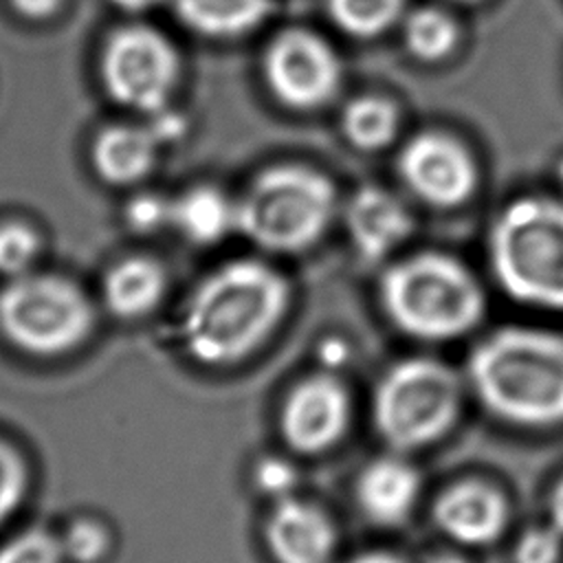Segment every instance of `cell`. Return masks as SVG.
Returning <instances> with one entry per match:
<instances>
[{
	"label": "cell",
	"mask_w": 563,
	"mask_h": 563,
	"mask_svg": "<svg viewBox=\"0 0 563 563\" xmlns=\"http://www.w3.org/2000/svg\"><path fill=\"white\" fill-rule=\"evenodd\" d=\"M286 277L260 260H231L209 271L178 314L183 352L209 369H227L260 350L288 310Z\"/></svg>",
	"instance_id": "1"
},
{
	"label": "cell",
	"mask_w": 563,
	"mask_h": 563,
	"mask_svg": "<svg viewBox=\"0 0 563 563\" xmlns=\"http://www.w3.org/2000/svg\"><path fill=\"white\" fill-rule=\"evenodd\" d=\"M482 405L523 427L563 422V336L534 328H504L482 339L468 358Z\"/></svg>",
	"instance_id": "2"
},
{
	"label": "cell",
	"mask_w": 563,
	"mask_h": 563,
	"mask_svg": "<svg viewBox=\"0 0 563 563\" xmlns=\"http://www.w3.org/2000/svg\"><path fill=\"white\" fill-rule=\"evenodd\" d=\"M380 301L396 328L424 341L468 332L484 312V292L473 273L442 253H420L389 266Z\"/></svg>",
	"instance_id": "3"
},
{
	"label": "cell",
	"mask_w": 563,
	"mask_h": 563,
	"mask_svg": "<svg viewBox=\"0 0 563 563\" xmlns=\"http://www.w3.org/2000/svg\"><path fill=\"white\" fill-rule=\"evenodd\" d=\"M490 266L517 301L563 310V200L519 198L490 229Z\"/></svg>",
	"instance_id": "4"
},
{
	"label": "cell",
	"mask_w": 563,
	"mask_h": 563,
	"mask_svg": "<svg viewBox=\"0 0 563 563\" xmlns=\"http://www.w3.org/2000/svg\"><path fill=\"white\" fill-rule=\"evenodd\" d=\"M238 231L260 249L297 253L312 246L336 209L332 183L306 167H271L235 200Z\"/></svg>",
	"instance_id": "5"
},
{
	"label": "cell",
	"mask_w": 563,
	"mask_h": 563,
	"mask_svg": "<svg viewBox=\"0 0 563 563\" xmlns=\"http://www.w3.org/2000/svg\"><path fill=\"white\" fill-rule=\"evenodd\" d=\"M95 323L90 297L70 277L31 271L0 288V336L26 356H66L90 339Z\"/></svg>",
	"instance_id": "6"
},
{
	"label": "cell",
	"mask_w": 563,
	"mask_h": 563,
	"mask_svg": "<svg viewBox=\"0 0 563 563\" xmlns=\"http://www.w3.org/2000/svg\"><path fill=\"white\" fill-rule=\"evenodd\" d=\"M460 402L462 387L449 365L433 358H407L378 383L374 424L389 446L420 449L451 429Z\"/></svg>",
	"instance_id": "7"
},
{
	"label": "cell",
	"mask_w": 563,
	"mask_h": 563,
	"mask_svg": "<svg viewBox=\"0 0 563 563\" xmlns=\"http://www.w3.org/2000/svg\"><path fill=\"white\" fill-rule=\"evenodd\" d=\"M180 62L169 40L147 26H125L110 35L101 55L108 95L132 110L154 112L167 106Z\"/></svg>",
	"instance_id": "8"
},
{
	"label": "cell",
	"mask_w": 563,
	"mask_h": 563,
	"mask_svg": "<svg viewBox=\"0 0 563 563\" xmlns=\"http://www.w3.org/2000/svg\"><path fill=\"white\" fill-rule=\"evenodd\" d=\"M264 73L282 103L308 110L325 103L336 92L341 64L321 37L310 31L290 29L268 46Z\"/></svg>",
	"instance_id": "9"
},
{
	"label": "cell",
	"mask_w": 563,
	"mask_h": 563,
	"mask_svg": "<svg viewBox=\"0 0 563 563\" xmlns=\"http://www.w3.org/2000/svg\"><path fill=\"white\" fill-rule=\"evenodd\" d=\"M398 169L407 187L433 207L462 205L477 185V169L468 152L455 139L433 132L405 145Z\"/></svg>",
	"instance_id": "10"
},
{
	"label": "cell",
	"mask_w": 563,
	"mask_h": 563,
	"mask_svg": "<svg viewBox=\"0 0 563 563\" xmlns=\"http://www.w3.org/2000/svg\"><path fill=\"white\" fill-rule=\"evenodd\" d=\"M350 424V396L330 374L301 380L286 398L279 429L297 453H321L336 444Z\"/></svg>",
	"instance_id": "11"
},
{
	"label": "cell",
	"mask_w": 563,
	"mask_h": 563,
	"mask_svg": "<svg viewBox=\"0 0 563 563\" xmlns=\"http://www.w3.org/2000/svg\"><path fill=\"white\" fill-rule=\"evenodd\" d=\"M264 541L275 563H330L336 530L321 508L286 497L268 512Z\"/></svg>",
	"instance_id": "12"
},
{
	"label": "cell",
	"mask_w": 563,
	"mask_h": 563,
	"mask_svg": "<svg viewBox=\"0 0 563 563\" xmlns=\"http://www.w3.org/2000/svg\"><path fill=\"white\" fill-rule=\"evenodd\" d=\"M438 528L457 543L488 545L508 523V504L499 490L479 482L446 488L433 504Z\"/></svg>",
	"instance_id": "13"
},
{
	"label": "cell",
	"mask_w": 563,
	"mask_h": 563,
	"mask_svg": "<svg viewBox=\"0 0 563 563\" xmlns=\"http://www.w3.org/2000/svg\"><path fill=\"white\" fill-rule=\"evenodd\" d=\"M169 286L167 271L152 255H128L112 262L99 284V297L110 317L139 321L150 317L165 299Z\"/></svg>",
	"instance_id": "14"
},
{
	"label": "cell",
	"mask_w": 563,
	"mask_h": 563,
	"mask_svg": "<svg viewBox=\"0 0 563 563\" xmlns=\"http://www.w3.org/2000/svg\"><path fill=\"white\" fill-rule=\"evenodd\" d=\"M345 227L363 257L380 260L407 240L413 222L396 196L380 187H363L345 207Z\"/></svg>",
	"instance_id": "15"
},
{
	"label": "cell",
	"mask_w": 563,
	"mask_h": 563,
	"mask_svg": "<svg viewBox=\"0 0 563 563\" xmlns=\"http://www.w3.org/2000/svg\"><path fill=\"white\" fill-rule=\"evenodd\" d=\"M420 495L418 471L400 457H380L363 468L356 482V501L363 515L378 526L402 523Z\"/></svg>",
	"instance_id": "16"
},
{
	"label": "cell",
	"mask_w": 563,
	"mask_h": 563,
	"mask_svg": "<svg viewBox=\"0 0 563 563\" xmlns=\"http://www.w3.org/2000/svg\"><path fill=\"white\" fill-rule=\"evenodd\" d=\"M156 150L158 143L147 128L112 125L95 139L92 167L108 185H134L154 167Z\"/></svg>",
	"instance_id": "17"
},
{
	"label": "cell",
	"mask_w": 563,
	"mask_h": 563,
	"mask_svg": "<svg viewBox=\"0 0 563 563\" xmlns=\"http://www.w3.org/2000/svg\"><path fill=\"white\" fill-rule=\"evenodd\" d=\"M172 229L194 246H213L238 231V207L216 187H191L174 198Z\"/></svg>",
	"instance_id": "18"
},
{
	"label": "cell",
	"mask_w": 563,
	"mask_h": 563,
	"mask_svg": "<svg viewBox=\"0 0 563 563\" xmlns=\"http://www.w3.org/2000/svg\"><path fill=\"white\" fill-rule=\"evenodd\" d=\"M194 31L211 37H233L257 26L271 11L268 0H167Z\"/></svg>",
	"instance_id": "19"
},
{
	"label": "cell",
	"mask_w": 563,
	"mask_h": 563,
	"mask_svg": "<svg viewBox=\"0 0 563 563\" xmlns=\"http://www.w3.org/2000/svg\"><path fill=\"white\" fill-rule=\"evenodd\" d=\"M341 123L352 145L361 150H378L394 139L398 114L385 99L358 97L347 103Z\"/></svg>",
	"instance_id": "20"
},
{
	"label": "cell",
	"mask_w": 563,
	"mask_h": 563,
	"mask_svg": "<svg viewBox=\"0 0 563 563\" xmlns=\"http://www.w3.org/2000/svg\"><path fill=\"white\" fill-rule=\"evenodd\" d=\"M405 42L416 57L438 62L455 48L457 26L438 9H418L405 24Z\"/></svg>",
	"instance_id": "21"
},
{
	"label": "cell",
	"mask_w": 563,
	"mask_h": 563,
	"mask_svg": "<svg viewBox=\"0 0 563 563\" xmlns=\"http://www.w3.org/2000/svg\"><path fill=\"white\" fill-rule=\"evenodd\" d=\"M405 0H328L332 20L350 35L372 37L396 22Z\"/></svg>",
	"instance_id": "22"
},
{
	"label": "cell",
	"mask_w": 563,
	"mask_h": 563,
	"mask_svg": "<svg viewBox=\"0 0 563 563\" xmlns=\"http://www.w3.org/2000/svg\"><path fill=\"white\" fill-rule=\"evenodd\" d=\"M44 253L40 231L22 220L0 222V277L13 279L37 271Z\"/></svg>",
	"instance_id": "23"
},
{
	"label": "cell",
	"mask_w": 563,
	"mask_h": 563,
	"mask_svg": "<svg viewBox=\"0 0 563 563\" xmlns=\"http://www.w3.org/2000/svg\"><path fill=\"white\" fill-rule=\"evenodd\" d=\"M59 534L66 563H103L112 550V532L97 517H75Z\"/></svg>",
	"instance_id": "24"
},
{
	"label": "cell",
	"mask_w": 563,
	"mask_h": 563,
	"mask_svg": "<svg viewBox=\"0 0 563 563\" xmlns=\"http://www.w3.org/2000/svg\"><path fill=\"white\" fill-rule=\"evenodd\" d=\"M31 486L29 462L22 451L0 438V528L22 508Z\"/></svg>",
	"instance_id": "25"
},
{
	"label": "cell",
	"mask_w": 563,
	"mask_h": 563,
	"mask_svg": "<svg viewBox=\"0 0 563 563\" xmlns=\"http://www.w3.org/2000/svg\"><path fill=\"white\" fill-rule=\"evenodd\" d=\"M0 563H66L59 534L31 526L0 543Z\"/></svg>",
	"instance_id": "26"
},
{
	"label": "cell",
	"mask_w": 563,
	"mask_h": 563,
	"mask_svg": "<svg viewBox=\"0 0 563 563\" xmlns=\"http://www.w3.org/2000/svg\"><path fill=\"white\" fill-rule=\"evenodd\" d=\"M172 198H165L154 191H141L125 202L123 224L134 235H156L172 227Z\"/></svg>",
	"instance_id": "27"
},
{
	"label": "cell",
	"mask_w": 563,
	"mask_h": 563,
	"mask_svg": "<svg viewBox=\"0 0 563 563\" xmlns=\"http://www.w3.org/2000/svg\"><path fill=\"white\" fill-rule=\"evenodd\" d=\"M253 486L257 493L279 501L290 497L295 484H297V471L295 466L277 455H266L255 462L253 466Z\"/></svg>",
	"instance_id": "28"
},
{
	"label": "cell",
	"mask_w": 563,
	"mask_h": 563,
	"mask_svg": "<svg viewBox=\"0 0 563 563\" xmlns=\"http://www.w3.org/2000/svg\"><path fill=\"white\" fill-rule=\"evenodd\" d=\"M563 554V532L552 528H530L515 548V563H559Z\"/></svg>",
	"instance_id": "29"
},
{
	"label": "cell",
	"mask_w": 563,
	"mask_h": 563,
	"mask_svg": "<svg viewBox=\"0 0 563 563\" xmlns=\"http://www.w3.org/2000/svg\"><path fill=\"white\" fill-rule=\"evenodd\" d=\"M150 130V134L156 139L158 145L163 143H174L185 134L187 121L183 114L169 110L167 106L150 112V123L145 125Z\"/></svg>",
	"instance_id": "30"
},
{
	"label": "cell",
	"mask_w": 563,
	"mask_h": 563,
	"mask_svg": "<svg viewBox=\"0 0 563 563\" xmlns=\"http://www.w3.org/2000/svg\"><path fill=\"white\" fill-rule=\"evenodd\" d=\"M317 356H319V361H321L325 367L334 369V367H341V365L350 358V347H347L345 341H341V339H325V341L319 345Z\"/></svg>",
	"instance_id": "31"
},
{
	"label": "cell",
	"mask_w": 563,
	"mask_h": 563,
	"mask_svg": "<svg viewBox=\"0 0 563 563\" xmlns=\"http://www.w3.org/2000/svg\"><path fill=\"white\" fill-rule=\"evenodd\" d=\"M9 2H11V7H13L18 13H22L24 18L40 20V18L53 15L62 0H9Z\"/></svg>",
	"instance_id": "32"
},
{
	"label": "cell",
	"mask_w": 563,
	"mask_h": 563,
	"mask_svg": "<svg viewBox=\"0 0 563 563\" xmlns=\"http://www.w3.org/2000/svg\"><path fill=\"white\" fill-rule=\"evenodd\" d=\"M550 512H552V526H556L563 532V479L556 484V488L552 493Z\"/></svg>",
	"instance_id": "33"
},
{
	"label": "cell",
	"mask_w": 563,
	"mask_h": 563,
	"mask_svg": "<svg viewBox=\"0 0 563 563\" xmlns=\"http://www.w3.org/2000/svg\"><path fill=\"white\" fill-rule=\"evenodd\" d=\"M347 563H407V561L396 554H387V552H369V554H361Z\"/></svg>",
	"instance_id": "34"
},
{
	"label": "cell",
	"mask_w": 563,
	"mask_h": 563,
	"mask_svg": "<svg viewBox=\"0 0 563 563\" xmlns=\"http://www.w3.org/2000/svg\"><path fill=\"white\" fill-rule=\"evenodd\" d=\"M117 7H121L123 11H130V13H141V11H147L161 2H167V0H112Z\"/></svg>",
	"instance_id": "35"
},
{
	"label": "cell",
	"mask_w": 563,
	"mask_h": 563,
	"mask_svg": "<svg viewBox=\"0 0 563 563\" xmlns=\"http://www.w3.org/2000/svg\"><path fill=\"white\" fill-rule=\"evenodd\" d=\"M427 563H466V561L462 556H455V554H435Z\"/></svg>",
	"instance_id": "36"
},
{
	"label": "cell",
	"mask_w": 563,
	"mask_h": 563,
	"mask_svg": "<svg viewBox=\"0 0 563 563\" xmlns=\"http://www.w3.org/2000/svg\"><path fill=\"white\" fill-rule=\"evenodd\" d=\"M460 2H468V0H460Z\"/></svg>",
	"instance_id": "37"
},
{
	"label": "cell",
	"mask_w": 563,
	"mask_h": 563,
	"mask_svg": "<svg viewBox=\"0 0 563 563\" xmlns=\"http://www.w3.org/2000/svg\"><path fill=\"white\" fill-rule=\"evenodd\" d=\"M561 176H563V172H561Z\"/></svg>",
	"instance_id": "38"
}]
</instances>
